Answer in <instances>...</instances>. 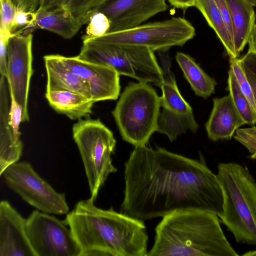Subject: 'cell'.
<instances>
[{
	"label": "cell",
	"instance_id": "6da1fadb",
	"mask_svg": "<svg viewBox=\"0 0 256 256\" xmlns=\"http://www.w3.org/2000/svg\"><path fill=\"white\" fill-rule=\"evenodd\" d=\"M121 212L142 221L178 210L222 211L216 175L200 154L192 159L160 147L136 146L124 164Z\"/></svg>",
	"mask_w": 256,
	"mask_h": 256
},
{
	"label": "cell",
	"instance_id": "7a4b0ae2",
	"mask_svg": "<svg viewBox=\"0 0 256 256\" xmlns=\"http://www.w3.org/2000/svg\"><path fill=\"white\" fill-rule=\"evenodd\" d=\"M94 200L90 197L79 201L64 220L80 256H147L148 236L144 221L112 208H98Z\"/></svg>",
	"mask_w": 256,
	"mask_h": 256
},
{
	"label": "cell",
	"instance_id": "3957f363",
	"mask_svg": "<svg viewBox=\"0 0 256 256\" xmlns=\"http://www.w3.org/2000/svg\"><path fill=\"white\" fill-rule=\"evenodd\" d=\"M147 256H238L218 216L198 209L178 210L162 217Z\"/></svg>",
	"mask_w": 256,
	"mask_h": 256
},
{
	"label": "cell",
	"instance_id": "277c9868",
	"mask_svg": "<svg viewBox=\"0 0 256 256\" xmlns=\"http://www.w3.org/2000/svg\"><path fill=\"white\" fill-rule=\"evenodd\" d=\"M223 195L220 222L238 243L256 245V182L246 166L220 162L216 174Z\"/></svg>",
	"mask_w": 256,
	"mask_h": 256
},
{
	"label": "cell",
	"instance_id": "5b68a950",
	"mask_svg": "<svg viewBox=\"0 0 256 256\" xmlns=\"http://www.w3.org/2000/svg\"><path fill=\"white\" fill-rule=\"evenodd\" d=\"M160 96L150 84L130 82L112 113L122 140L136 146H146L156 132Z\"/></svg>",
	"mask_w": 256,
	"mask_h": 256
},
{
	"label": "cell",
	"instance_id": "8992f818",
	"mask_svg": "<svg viewBox=\"0 0 256 256\" xmlns=\"http://www.w3.org/2000/svg\"><path fill=\"white\" fill-rule=\"evenodd\" d=\"M78 56L111 67L120 75L130 76L139 82H152L160 88L163 82L162 70L154 52L147 48L84 39Z\"/></svg>",
	"mask_w": 256,
	"mask_h": 256
},
{
	"label": "cell",
	"instance_id": "52a82bcc",
	"mask_svg": "<svg viewBox=\"0 0 256 256\" xmlns=\"http://www.w3.org/2000/svg\"><path fill=\"white\" fill-rule=\"evenodd\" d=\"M72 131L84 167L90 197L96 200L108 176L117 171L112 158L116 140L99 118L80 119L73 125Z\"/></svg>",
	"mask_w": 256,
	"mask_h": 256
},
{
	"label": "cell",
	"instance_id": "ba28073f",
	"mask_svg": "<svg viewBox=\"0 0 256 256\" xmlns=\"http://www.w3.org/2000/svg\"><path fill=\"white\" fill-rule=\"evenodd\" d=\"M195 34V28L188 20L178 17L140 24L124 30L108 32L99 38L86 39L142 46L154 52H166L172 46H182L192 39Z\"/></svg>",
	"mask_w": 256,
	"mask_h": 256
},
{
	"label": "cell",
	"instance_id": "9c48e42d",
	"mask_svg": "<svg viewBox=\"0 0 256 256\" xmlns=\"http://www.w3.org/2000/svg\"><path fill=\"white\" fill-rule=\"evenodd\" d=\"M0 176H3L11 190L38 210L54 214L68 212L65 194L55 190L38 174L29 162L14 163Z\"/></svg>",
	"mask_w": 256,
	"mask_h": 256
},
{
	"label": "cell",
	"instance_id": "30bf717a",
	"mask_svg": "<svg viewBox=\"0 0 256 256\" xmlns=\"http://www.w3.org/2000/svg\"><path fill=\"white\" fill-rule=\"evenodd\" d=\"M166 52H158L163 82L160 88L162 91V111L159 116L156 132L166 135L172 142L188 130L196 133L199 125L191 106L179 91L174 74L170 69V58Z\"/></svg>",
	"mask_w": 256,
	"mask_h": 256
},
{
	"label": "cell",
	"instance_id": "8fae6325",
	"mask_svg": "<svg viewBox=\"0 0 256 256\" xmlns=\"http://www.w3.org/2000/svg\"><path fill=\"white\" fill-rule=\"evenodd\" d=\"M65 220L33 210L26 222V232L36 256H80L81 250Z\"/></svg>",
	"mask_w": 256,
	"mask_h": 256
},
{
	"label": "cell",
	"instance_id": "7c38bea8",
	"mask_svg": "<svg viewBox=\"0 0 256 256\" xmlns=\"http://www.w3.org/2000/svg\"><path fill=\"white\" fill-rule=\"evenodd\" d=\"M32 40V34L12 35L8 40L6 78L11 96L22 108V122L30 119L28 104L33 74Z\"/></svg>",
	"mask_w": 256,
	"mask_h": 256
},
{
	"label": "cell",
	"instance_id": "4fadbf2b",
	"mask_svg": "<svg viewBox=\"0 0 256 256\" xmlns=\"http://www.w3.org/2000/svg\"><path fill=\"white\" fill-rule=\"evenodd\" d=\"M22 107L11 96L6 76L0 78V175L21 157L23 144L20 125Z\"/></svg>",
	"mask_w": 256,
	"mask_h": 256
},
{
	"label": "cell",
	"instance_id": "5bb4252c",
	"mask_svg": "<svg viewBox=\"0 0 256 256\" xmlns=\"http://www.w3.org/2000/svg\"><path fill=\"white\" fill-rule=\"evenodd\" d=\"M168 8L166 0H101L94 12L108 17L111 32L138 26Z\"/></svg>",
	"mask_w": 256,
	"mask_h": 256
},
{
	"label": "cell",
	"instance_id": "9a60e30c",
	"mask_svg": "<svg viewBox=\"0 0 256 256\" xmlns=\"http://www.w3.org/2000/svg\"><path fill=\"white\" fill-rule=\"evenodd\" d=\"M58 56L66 67L89 84L94 102L118 98L120 90V75L114 68L82 60L78 56L58 54Z\"/></svg>",
	"mask_w": 256,
	"mask_h": 256
},
{
	"label": "cell",
	"instance_id": "2e32d148",
	"mask_svg": "<svg viewBox=\"0 0 256 256\" xmlns=\"http://www.w3.org/2000/svg\"><path fill=\"white\" fill-rule=\"evenodd\" d=\"M26 219L6 200L0 202V256H36L26 232Z\"/></svg>",
	"mask_w": 256,
	"mask_h": 256
},
{
	"label": "cell",
	"instance_id": "e0dca14e",
	"mask_svg": "<svg viewBox=\"0 0 256 256\" xmlns=\"http://www.w3.org/2000/svg\"><path fill=\"white\" fill-rule=\"evenodd\" d=\"M212 100V109L205 124L208 138L213 142L230 140L245 122L230 94Z\"/></svg>",
	"mask_w": 256,
	"mask_h": 256
},
{
	"label": "cell",
	"instance_id": "ac0fdd59",
	"mask_svg": "<svg viewBox=\"0 0 256 256\" xmlns=\"http://www.w3.org/2000/svg\"><path fill=\"white\" fill-rule=\"evenodd\" d=\"M44 59L47 76L46 92L68 91L92 100L89 84L66 67L58 54L46 55Z\"/></svg>",
	"mask_w": 256,
	"mask_h": 256
},
{
	"label": "cell",
	"instance_id": "d6986e66",
	"mask_svg": "<svg viewBox=\"0 0 256 256\" xmlns=\"http://www.w3.org/2000/svg\"><path fill=\"white\" fill-rule=\"evenodd\" d=\"M230 14L233 40L237 55L248 44L254 26L256 13L253 6L244 0H226Z\"/></svg>",
	"mask_w": 256,
	"mask_h": 256
},
{
	"label": "cell",
	"instance_id": "ffe728a7",
	"mask_svg": "<svg viewBox=\"0 0 256 256\" xmlns=\"http://www.w3.org/2000/svg\"><path fill=\"white\" fill-rule=\"evenodd\" d=\"M45 97L50 106L58 113L72 120L89 116L94 103L80 94L62 90L46 92Z\"/></svg>",
	"mask_w": 256,
	"mask_h": 256
},
{
	"label": "cell",
	"instance_id": "44dd1931",
	"mask_svg": "<svg viewBox=\"0 0 256 256\" xmlns=\"http://www.w3.org/2000/svg\"><path fill=\"white\" fill-rule=\"evenodd\" d=\"M82 25L68 12L60 8L36 12L35 29L41 28L70 39L74 36Z\"/></svg>",
	"mask_w": 256,
	"mask_h": 256
},
{
	"label": "cell",
	"instance_id": "7402d4cb",
	"mask_svg": "<svg viewBox=\"0 0 256 256\" xmlns=\"http://www.w3.org/2000/svg\"><path fill=\"white\" fill-rule=\"evenodd\" d=\"M176 60L184 78L196 96L207 98L214 93L217 84L216 81L208 76L191 56L178 52Z\"/></svg>",
	"mask_w": 256,
	"mask_h": 256
},
{
	"label": "cell",
	"instance_id": "603a6c76",
	"mask_svg": "<svg viewBox=\"0 0 256 256\" xmlns=\"http://www.w3.org/2000/svg\"><path fill=\"white\" fill-rule=\"evenodd\" d=\"M194 6L203 15L224 46L230 58H238L233 40L224 24L214 0H196Z\"/></svg>",
	"mask_w": 256,
	"mask_h": 256
},
{
	"label": "cell",
	"instance_id": "cb8c5ba5",
	"mask_svg": "<svg viewBox=\"0 0 256 256\" xmlns=\"http://www.w3.org/2000/svg\"><path fill=\"white\" fill-rule=\"evenodd\" d=\"M228 74V90L233 102L245 124L254 126L256 124V112L242 92L230 70Z\"/></svg>",
	"mask_w": 256,
	"mask_h": 256
},
{
	"label": "cell",
	"instance_id": "d4e9b609",
	"mask_svg": "<svg viewBox=\"0 0 256 256\" xmlns=\"http://www.w3.org/2000/svg\"><path fill=\"white\" fill-rule=\"evenodd\" d=\"M101 0H56L54 8L68 12L82 26L87 24Z\"/></svg>",
	"mask_w": 256,
	"mask_h": 256
},
{
	"label": "cell",
	"instance_id": "484cf974",
	"mask_svg": "<svg viewBox=\"0 0 256 256\" xmlns=\"http://www.w3.org/2000/svg\"><path fill=\"white\" fill-rule=\"evenodd\" d=\"M230 66L240 90L256 112V103L252 90L240 58H230Z\"/></svg>",
	"mask_w": 256,
	"mask_h": 256
},
{
	"label": "cell",
	"instance_id": "4316f807",
	"mask_svg": "<svg viewBox=\"0 0 256 256\" xmlns=\"http://www.w3.org/2000/svg\"><path fill=\"white\" fill-rule=\"evenodd\" d=\"M82 39L101 37L107 34L110 27V22L104 13L95 11L91 15Z\"/></svg>",
	"mask_w": 256,
	"mask_h": 256
},
{
	"label": "cell",
	"instance_id": "83f0119b",
	"mask_svg": "<svg viewBox=\"0 0 256 256\" xmlns=\"http://www.w3.org/2000/svg\"><path fill=\"white\" fill-rule=\"evenodd\" d=\"M234 138L244 146L252 154L251 158L256 160V126L238 128Z\"/></svg>",
	"mask_w": 256,
	"mask_h": 256
},
{
	"label": "cell",
	"instance_id": "f1b7e54d",
	"mask_svg": "<svg viewBox=\"0 0 256 256\" xmlns=\"http://www.w3.org/2000/svg\"><path fill=\"white\" fill-rule=\"evenodd\" d=\"M0 32L10 36V30L16 9L11 0H0Z\"/></svg>",
	"mask_w": 256,
	"mask_h": 256
},
{
	"label": "cell",
	"instance_id": "f546056e",
	"mask_svg": "<svg viewBox=\"0 0 256 256\" xmlns=\"http://www.w3.org/2000/svg\"><path fill=\"white\" fill-rule=\"evenodd\" d=\"M240 60L251 85L256 103V54L246 53Z\"/></svg>",
	"mask_w": 256,
	"mask_h": 256
},
{
	"label": "cell",
	"instance_id": "4dcf8cb0",
	"mask_svg": "<svg viewBox=\"0 0 256 256\" xmlns=\"http://www.w3.org/2000/svg\"><path fill=\"white\" fill-rule=\"evenodd\" d=\"M9 36L0 32V76H6L7 45Z\"/></svg>",
	"mask_w": 256,
	"mask_h": 256
},
{
	"label": "cell",
	"instance_id": "1f68e13d",
	"mask_svg": "<svg viewBox=\"0 0 256 256\" xmlns=\"http://www.w3.org/2000/svg\"><path fill=\"white\" fill-rule=\"evenodd\" d=\"M16 11L36 13L38 10L40 0H11Z\"/></svg>",
	"mask_w": 256,
	"mask_h": 256
},
{
	"label": "cell",
	"instance_id": "d6a6232c",
	"mask_svg": "<svg viewBox=\"0 0 256 256\" xmlns=\"http://www.w3.org/2000/svg\"><path fill=\"white\" fill-rule=\"evenodd\" d=\"M223 18L224 24L233 40L232 26L230 10L226 0H214ZM234 42V40H233Z\"/></svg>",
	"mask_w": 256,
	"mask_h": 256
},
{
	"label": "cell",
	"instance_id": "836d02e7",
	"mask_svg": "<svg viewBox=\"0 0 256 256\" xmlns=\"http://www.w3.org/2000/svg\"><path fill=\"white\" fill-rule=\"evenodd\" d=\"M170 4L177 8L184 10L188 8L194 6L196 0H168Z\"/></svg>",
	"mask_w": 256,
	"mask_h": 256
},
{
	"label": "cell",
	"instance_id": "e575fe53",
	"mask_svg": "<svg viewBox=\"0 0 256 256\" xmlns=\"http://www.w3.org/2000/svg\"><path fill=\"white\" fill-rule=\"evenodd\" d=\"M248 43V50L247 53L256 54V24L252 29Z\"/></svg>",
	"mask_w": 256,
	"mask_h": 256
},
{
	"label": "cell",
	"instance_id": "d590c367",
	"mask_svg": "<svg viewBox=\"0 0 256 256\" xmlns=\"http://www.w3.org/2000/svg\"><path fill=\"white\" fill-rule=\"evenodd\" d=\"M56 0H40V6L36 12L48 10L53 8Z\"/></svg>",
	"mask_w": 256,
	"mask_h": 256
},
{
	"label": "cell",
	"instance_id": "8d00e7d4",
	"mask_svg": "<svg viewBox=\"0 0 256 256\" xmlns=\"http://www.w3.org/2000/svg\"><path fill=\"white\" fill-rule=\"evenodd\" d=\"M242 255L244 256H256V250L247 252Z\"/></svg>",
	"mask_w": 256,
	"mask_h": 256
},
{
	"label": "cell",
	"instance_id": "74e56055",
	"mask_svg": "<svg viewBox=\"0 0 256 256\" xmlns=\"http://www.w3.org/2000/svg\"><path fill=\"white\" fill-rule=\"evenodd\" d=\"M254 6H256V0H244Z\"/></svg>",
	"mask_w": 256,
	"mask_h": 256
}]
</instances>
